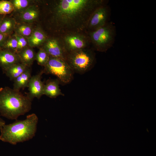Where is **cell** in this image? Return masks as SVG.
<instances>
[{
	"instance_id": "cell-1",
	"label": "cell",
	"mask_w": 156,
	"mask_h": 156,
	"mask_svg": "<svg viewBox=\"0 0 156 156\" xmlns=\"http://www.w3.org/2000/svg\"><path fill=\"white\" fill-rule=\"evenodd\" d=\"M107 0H49L40 2L42 27L48 36L85 32L89 18Z\"/></svg>"
},
{
	"instance_id": "cell-2",
	"label": "cell",
	"mask_w": 156,
	"mask_h": 156,
	"mask_svg": "<svg viewBox=\"0 0 156 156\" xmlns=\"http://www.w3.org/2000/svg\"><path fill=\"white\" fill-rule=\"evenodd\" d=\"M31 101L20 91L8 87L0 88V114L9 119L16 120L29 112Z\"/></svg>"
},
{
	"instance_id": "cell-3",
	"label": "cell",
	"mask_w": 156,
	"mask_h": 156,
	"mask_svg": "<svg viewBox=\"0 0 156 156\" xmlns=\"http://www.w3.org/2000/svg\"><path fill=\"white\" fill-rule=\"evenodd\" d=\"M38 121L37 115L32 114L23 120L5 124L0 130V140L13 145L29 140L35 135Z\"/></svg>"
},
{
	"instance_id": "cell-4",
	"label": "cell",
	"mask_w": 156,
	"mask_h": 156,
	"mask_svg": "<svg viewBox=\"0 0 156 156\" xmlns=\"http://www.w3.org/2000/svg\"><path fill=\"white\" fill-rule=\"evenodd\" d=\"M86 33L90 40L91 47L94 51L105 52L114 43L116 29L113 23L109 22L101 27Z\"/></svg>"
},
{
	"instance_id": "cell-5",
	"label": "cell",
	"mask_w": 156,
	"mask_h": 156,
	"mask_svg": "<svg viewBox=\"0 0 156 156\" xmlns=\"http://www.w3.org/2000/svg\"><path fill=\"white\" fill-rule=\"evenodd\" d=\"M94 51L90 47L68 52L66 60L74 72L83 74L90 70L95 64Z\"/></svg>"
},
{
	"instance_id": "cell-6",
	"label": "cell",
	"mask_w": 156,
	"mask_h": 156,
	"mask_svg": "<svg viewBox=\"0 0 156 156\" xmlns=\"http://www.w3.org/2000/svg\"><path fill=\"white\" fill-rule=\"evenodd\" d=\"M44 73L56 76L64 84L69 83L73 78L74 71L66 60L50 56L49 60L43 70Z\"/></svg>"
},
{
	"instance_id": "cell-7",
	"label": "cell",
	"mask_w": 156,
	"mask_h": 156,
	"mask_svg": "<svg viewBox=\"0 0 156 156\" xmlns=\"http://www.w3.org/2000/svg\"><path fill=\"white\" fill-rule=\"evenodd\" d=\"M60 37L68 53L91 47L89 38L85 32L70 33Z\"/></svg>"
},
{
	"instance_id": "cell-8",
	"label": "cell",
	"mask_w": 156,
	"mask_h": 156,
	"mask_svg": "<svg viewBox=\"0 0 156 156\" xmlns=\"http://www.w3.org/2000/svg\"><path fill=\"white\" fill-rule=\"evenodd\" d=\"M111 13V9L108 4L97 8L89 18L85 32L95 30L105 25L109 22Z\"/></svg>"
},
{
	"instance_id": "cell-9",
	"label": "cell",
	"mask_w": 156,
	"mask_h": 156,
	"mask_svg": "<svg viewBox=\"0 0 156 156\" xmlns=\"http://www.w3.org/2000/svg\"><path fill=\"white\" fill-rule=\"evenodd\" d=\"M50 56L66 60L68 52L60 37L48 36L40 47Z\"/></svg>"
},
{
	"instance_id": "cell-10",
	"label": "cell",
	"mask_w": 156,
	"mask_h": 156,
	"mask_svg": "<svg viewBox=\"0 0 156 156\" xmlns=\"http://www.w3.org/2000/svg\"><path fill=\"white\" fill-rule=\"evenodd\" d=\"M44 73L43 70L38 74L31 76L28 87L29 92L27 96L32 101L35 98L40 99L43 95L44 84L42 81V75Z\"/></svg>"
},
{
	"instance_id": "cell-11",
	"label": "cell",
	"mask_w": 156,
	"mask_h": 156,
	"mask_svg": "<svg viewBox=\"0 0 156 156\" xmlns=\"http://www.w3.org/2000/svg\"><path fill=\"white\" fill-rule=\"evenodd\" d=\"M20 62L18 53L8 50L0 49V67L2 70Z\"/></svg>"
},
{
	"instance_id": "cell-12",
	"label": "cell",
	"mask_w": 156,
	"mask_h": 156,
	"mask_svg": "<svg viewBox=\"0 0 156 156\" xmlns=\"http://www.w3.org/2000/svg\"><path fill=\"white\" fill-rule=\"evenodd\" d=\"M40 9L35 5H32L18 14L20 23L31 24L37 20L40 16Z\"/></svg>"
},
{
	"instance_id": "cell-13",
	"label": "cell",
	"mask_w": 156,
	"mask_h": 156,
	"mask_svg": "<svg viewBox=\"0 0 156 156\" xmlns=\"http://www.w3.org/2000/svg\"><path fill=\"white\" fill-rule=\"evenodd\" d=\"M48 36L41 27L34 29L31 35L27 39L29 47H41Z\"/></svg>"
},
{
	"instance_id": "cell-14",
	"label": "cell",
	"mask_w": 156,
	"mask_h": 156,
	"mask_svg": "<svg viewBox=\"0 0 156 156\" xmlns=\"http://www.w3.org/2000/svg\"><path fill=\"white\" fill-rule=\"evenodd\" d=\"M60 83L57 79L48 80L44 85L43 95L52 98H55L60 95L64 96L60 88Z\"/></svg>"
},
{
	"instance_id": "cell-15",
	"label": "cell",
	"mask_w": 156,
	"mask_h": 156,
	"mask_svg": "<svg viewBox=\"0 0 156 156\" xmlns=\"http://www.w3.org/2000/svg\"><path fill=\"white\" fill-rule=\"evenodd\" d=\"M31 77V68L28 67L22 74L14 80L13 89L20 91L22 88L28 87Z\"/></svg>"
},
{
	"instance_id": "cell-16",
	"label": "cell",
	"mask_w": 156,
	"mask_h": 156,
	"mask_svg": "<svg viewBox=\"0 0 156 156\" xmlns=\"http://www.w3.org/2000/svg\"><path fill=\"white\" fill-rule=\"evenodd\" d=\"M21 62L15 64L7 69L2 70L10 80L14 81L22 74L28 67Z\"/></svg>"
},
{
	"instance_id": "cell-17",
	"label": "cell",
	"mask_w": 156,
	"mask_h": 156,
	"mask_svg": "<svg viewBox=\"0 0 156 156\" xmlns=\"http://www.w3.org/2000/svg\"><path fill=\"white\" fill-rule=\"evenodd\" d=\"M16 24L15 19L5 15L0 25V32L8 36L11 35Z\"/></svg>"
},
{
	"instance_id": "cell-18",
	"label": "cell",
	"mask_w": 156,
	"mask_h": 156,
	"mask_svg": "<svg viewBox=\"0 0 156 156\" xmlns=\"http://www.w3.org/2000/svg\"><path fill=\"white\" fill-rule=\"evenodd\" d=\"M36 53L32 48L29 46L18 53L21 62L29 67L35 60Z\"/></svg>"
},
{
	"instance_id": "cell-19",
	"label": "cell",
	"mask_w": 156,
	"mask_h": 156,
	"mask_svg": "<svg viewBox=\"0 0 156 156\" xmlns=\"http://www.w3.org/2000/svg\"><path fill=\"white\" fill-rule=\"evenodd\" d=\"M34 29L30 24L19 23L16 25L15 34L27 39L31 35Z\"/></svg>"
},
{
	"instance_id": "cell-20",
	"label": "cell",
	"mask_w": 156,
	"mask_h": 156,
	"mask_svg": "<svg viewBox=\"0 0 156 156\" xmlns=\"http://www.w3.org/2000/svg\"><path fill=\"white\" fill-rule=\"evenodd\" d=\"M14 7V11L20 13L30 5L34 4L33 1L29 0H11Z\"/></svg>"
},
{
	"instance_id": "cell-21",
	"label": "cell",
	"mask_w": 156,
	"mask_h": 156,
	"mask_svg": "<svg viewBox=\"0 0 156 156\" xmlns=\"http://www.w3.org/2000/svg\"><path fill=\"white\" fill-rule=\"evenodd\" d=\"M17 41L13 35L8 37L3 45L1 49L8 50L17 53Z\"/></svg>"
},
{
	"instance_id": "cell-22",
	"label": "cell",
	"mask_w": 156,
	"mask_h": 156,
	"mask_svg": "<svg viewBox=\"0 0 156 156\" xmlns=\"http://www.w3.org/2000/svg\"><path fill=\"white\" fill-rule=\"evenodd\" d=\"M13 5L10 1H0V15H7L14 11Z\"/></svg>"
},
{
	"instance_id": "cell-23",
	"label": "cell",
	"mask_w": 156,
	"mask_h": 156,
	"mask_svg": "<svg viewBox=\"0 0 156 156\" xmlns=\"http://www.w3.org/2000/svg\"><path fill=\"white\" fill-rule=\"evenodd\" d=\"M50 56L43 49L40 48L38 52L36 53L35 60L38 64L44 67L48 62Z\"/></svg>"
},
{
	"instance_id": "cell-24",
	"label": "cell",
	"mask_w": 156,
	"mask_h": 156,
	"mask_svg": "<svg viewBox=\"0 0 156 156\" xmlns=\"http://www.w3.org/2000/svg\"><path fill=\"white\" fill-rule=\"evenodd\" d=\"M13 35L17 41V53L29 46L27 38L15 34Z\"/></svg>"
},
{
	"instance_id": "cell-25",
	"label": "cell",
	"mask_w": 156,
	"mask_h": 156,
	"mask_svg": "<svg viewBox=\"0 0 156 156\" xmlns=\"http://www.w3.org/2000/svg\"><path fill=\"white\" fill-rule=\"evenodd\" d=\"M9 36L0 32V49L2 47L5 40Z\"/></svg>"
},
{
	"instance_id": "cell-26",
	"label": "cell",
	"mask_w": 156,
	"mask_h": 156,
	"mask_svg": "<svg viewBox=\"0 0 156 156\" xmlns=\"http://www.w3.org/2000/svg\"><path fill=\"white\" fill-rule=\"evenodd\" d=\"M5 124V121L1 118L0 116V130L2 128L3 126Z\"/></svg>"
},
{
	"instance_id": "cell-27",
	"label": "cell",
	"mask_w": 156,
	"mask_h": 156,
	"mask_svg": "<svg viewBox=\"0 0 156 156\" xmlns=\"http://www.w3.org/2000/svg\"><path fill=\"white\" fill-rule=\"evenodd\" d=\"M5 15H0V25L1 24V23L3 19V18H4V16H5Z\"/></svg>"
}]
</instances>
